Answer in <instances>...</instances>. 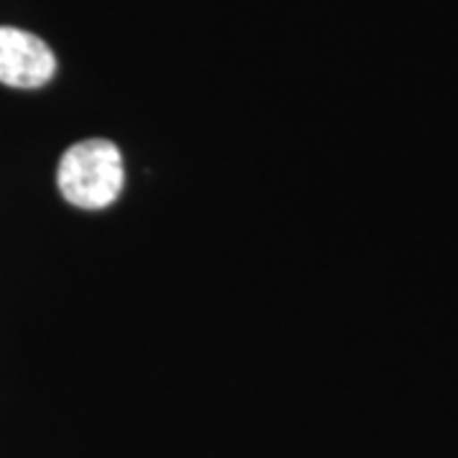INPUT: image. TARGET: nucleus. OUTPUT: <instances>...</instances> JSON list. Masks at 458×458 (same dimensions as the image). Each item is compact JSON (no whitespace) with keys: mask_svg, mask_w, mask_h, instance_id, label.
<instances>
[{"mask_svg":"<svg viewBox=\"0 0 458 458\" xmlns=\"http://www.w3.org/2000/svg\"><path fill=\"white\" fill-rule=\"evenodd\" d=\"M56 181L69 204L82 209H105L123 191V156L110 140H82L62 156Z\"/></svg>","mask_w":458,"mask_h":458,"instance_id":"nucleus-1","label":"nucleus"},{"mask_svg":"<svg viewBox=\"0 0 458 458\" xmlns=\"http://www.w3.org/2000/svg\"><path fill=\"white\" fill-rule=\"evenodd\" d=\"M56 72L54 51L29 31L0 26V82L18 89L44 87Z\"/></svg>","mask_w":458,"mask_h":458,"instance_id":"nucleus-2","label":"nucleus"}]
</instances>
